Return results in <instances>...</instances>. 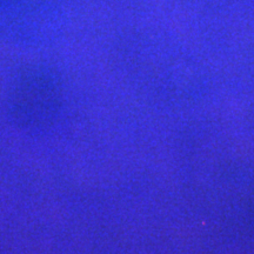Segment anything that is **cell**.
I'll return each mask as SVG.
<instances>
[{"label": "cell", "mask_w": 254, "mask_h": 254, "mask_svg": "<svg viewBox=\"0 0 254 254\" xmlns=\"http://www.w3.org/2000/svg\"><path fill=\"white\" fill-rule=\"evenodd\" d=\"M62 105V85L49 67L33 66L20 73L9 94L11 116L25 131H45Z\"/></svg>", "instance_id": "6da1fadb"}]
</instances>
